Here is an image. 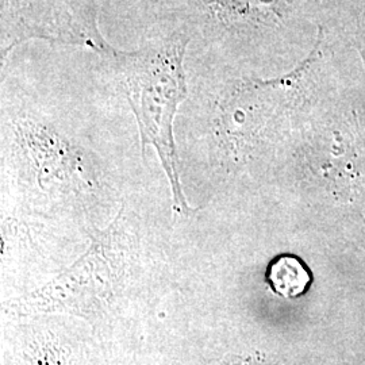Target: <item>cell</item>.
Wrapping results in <instances>:
<instances>
[{
	"label": "cell",
	"instance_id": "5",
	"mask_svg": "<svg viewBox=\"0 0 365 365\" xmlns=\"http://www.w3.org/2000/svg\"><path fill=\"white\" fill-rule=\"evenodd\" d=\"M299 0H188L178 15L195 27L196 41L221 46L287 26Z\"/></svg>",
	"mask_w": 365,
	"mask_h": 365
},
{
	"label": "cell",
	"instance_id": "1",
	"mask_svg": "<svg viewBox=\"0 0 365 365\" xmlns=\"http://www.w3.org/2000/svg\"><path fill=\"white\" fill-rule=\"evenodd\" d=\"M196 39L195 27L182 15L157 14L135 51L110 46L101 56L135 117L143 155L148 146L156 149L175 202L184 210L188 206L182 195L175 119L190 93L184 58Z\"/></svg>",
	"mask_w": 365,
	"mask_h": 365
},
{
	"label": "cell",
	"instance_id": "7",
	"mask_svg": "<svg viewBox=\"0 0 365 365\" xmlns=\"http://www.w3.org/2000/svg\"><path fill=\"white\" fill-rule=\"evenodd\" d=\"M187 1L188 0H155V6L158 14L176 13Z\"/></svg>",
	"mask_w": 365,
	"mask_h": 365
},
{
	"label": "cell",
	"instance_id": "4",
	"mask_svg": "<svg viewBox=\"0 0 365 365\" xmlns=\"http://www.w3.org/2000/svg\"><path fill=\"white\" fill-rule=\"evenodd\" d=\"M93 0H0V58L31 39L76 45L102 56L111 46L99 30Z\"/></svg>",
	"mask_w": 365,
	"mask_h": 365
},
{
	"label": "cell",
	"instance_id": "3",
	"mask_svg": "<svg viewBox=\"0 0 365 365\" xmlns=\"http://www.w3.org/2000/svg\"><path fill=\"white\" fill-rule=\"evenodd\" d=\"M3 167L42 190L92 187L102 170L90 150L48 119L3 115Z\"/></svg>",
	"mask_w": 365,
	"mask_h": 365
},
{
	"label": "cell",
	"instance_id": "6",
	"mask_svg": "<svg viewBox=\"0 0 365 365\" xmlns=\"http://www.w3.org/2000/svg\"><path fill=\"white\" fill-rule=\"evenodd\" d=\"M265 282L276 295L284 299H298L309 292L314 276L299 256L282 253L268 262Z\"/></svg>",
	"mask_w": 365,
	"mask_h": 365
},
{
	"label": "cell",
	"instance_id": "2",
	"mask_svg": "<svg viewBox=\"0 0 365 365\" xmlns=\"http://www.w3.org/2000/svg\"><path fill=\"white\" fill-rule=\"evenodd\" d=\"M312 61L274 80H235L207 98L200 119L202 153L207 170L244 168L277 140L283 122L297 105L302 78Z\"/></svg>",
	"mask_w": 365,
	"mask_h": 365
}]
</instances>
